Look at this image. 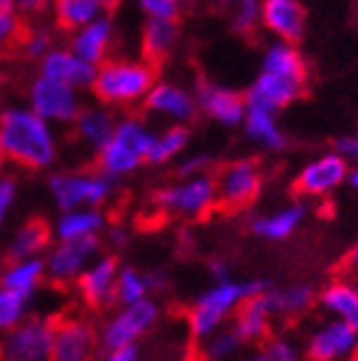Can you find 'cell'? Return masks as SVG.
<instances>
[{
  "label": "cell",
  "mask_w": 358,
  "mask_h": 361,
  "mask_svg": "<svg viewBox=\"0 0 358 361\" xmlns=\"http://www.w3.org/2000/svg\"><path fill=\"white\" fill-rule=\"evenodd\" d=\"M0 158L25 171H45L58 161V138L53 123L40 118L30 106H8L0 111Z\"/></svg>",
  "instance_id": "6da1fadb"
},
{
  "label": "cell",
  "mask_w": 358,
  "mask_h": 361,
  "mask_svg": "<svg viewBox=\"0 0 358 361\" xmlns=\"http://www.w3.org/2000/svg\"><path fill=\"white\" fill-rule=\"evenodd\" d=\"M156 85V66L146 58H108L98 66L93 80L95 101L106 106H135L143 103Z\"/></svg>",
  "instance_id": "7a4b0ae2"
},
{
  "label": "cell",
  "mask_w": 358,
  "mask_h": 361,
  "mask_svg": "<svg viewBox=\"0 0 358 361\" xmlns=\"http://www.w3.org/2000/svg\"><path fill=\"white\" fill-rule=\"evenodd\" d=\"M156 141V133L138 116H123L118 118L111 141L95 153L98 171L108 173L111 178H123L148 164V153Z\"/></svg>",
  "instance_id": "3957f363"
},
{
  "label": "cell",
  "mask_w": 358,
  "mask_h": 361,
  "mask_svg": "<svg viewBox=\"0 0 358 361\" xmlns=\"http://www.w3.org/2000/svg\"><path fill=\"white\" fill-rule=\"evenodd\" d=\"M268 283L266 281H216L213 288H208L206 293H201L196 299V304L188 311V329L190 336L196 341H203L211 334H216L218 329H223L226 319L235 314V309L243 304L246 299L256 296V293L266 291Z\"/></svg>",
  "instance_id": "277c9868"
},
{
  "label": "cell",
  "mask_w": 358,
  "mask_h": 361,
  "mask_svg": "<svg viewBox=\"0 0 358 361\" xmlns=\"http://www.w3.org/2000/svg\"><path fill=\"white\" fill-rule=\"evenodd\" d=\"M48 191L61 211L95 206L101 209L116 191V178L103 171H56L48 178Z\"/></svg>",
  "instance_id": "5b68a950"
},
{
  "label": "cell",
  "mask_w": 358,
  "mask_h": 361,
  "mask_svg": "<svg viewBox=\"0 0 358 361\" xmlns=\"http://www.w3.org/2000/svg\"><path fill=\"white\" fill-rule=\"evenodd\" d=\"M156 206L161 211H168L180 219H206L216 206H218V186H216V176L201 173L180 178L173 186H166L156 191L153 196Z\"/></svg>",
  "instance_id": "8992f818"
},
{
  "label": "cell",
  "mask_w": 358,
  "mask_h": 361,
  "mask_svg": "<svg viewBox=\"0 0 358 361\" xmlns=\"http://www.w3.org/2000/svg\"><path fill=\"white\" fill-rule=\"evenodd\" d=\"M80 93L83 90L73 88V85L38 73L28 85V106L48 123L73 126L75 116L85 106Z\"/></svg>",
  "instance_id": "52a82bcc"
},
{
  "label": "cell",
  "mask_w": 358,
  "mask_h": 361,
  "mask_svg": "<svg viewBox=\"0 0 358 361\" xmlns=\"http://www.w3.org/2000/svg\"><path fill=\"white\" fill-rule=\"evenodd\" d=\"M56 322L30 316L0 338V361H53Z\"/></svg>",
  "instance_id": "ba28073f"
},
{
  "label": "cell",
  "mask_w": 358,
  "mask_h": 361,
  "mask_svg": "<svg viewBox=\"0 0 358 361\" xmlns=\"http://www.w3.org/2000/svg\"><path fill=\"white\" fill-rule=\"evenodd\" d=\"M216 186H218V206H223L226 211H243L256 201L264 188V173L258 161L238 158L221 166L216 173Z\"/></svg>",
  "instance_id": "9c48e42d"
},
{
  "label": "cell",
  "mask_w": 358,
  "mask_h": 361,
  "mask_svg": "<svg viewBox=\"0 0 358 361\" xmlns=\"http://www.w3.org/2000/svg\"><path fill=\"white\" fill-rule=\"evenodd\" d=\"M101 236L58 241L45 256V279L56 286H68L80 279L85 269L101 256Z\"/></svg>",
  "instance_id": "30bf717a"
},
{
  "label": "cell",
  "mask_w": 358,
  "mask_h": 361,
  "mask_svg": "<svg viewBox=\"0 0 358 361\" xmlns=\"http://www.w3.org/2000/svg\"><path fill=\"white\" fill-rule=\"evenodd\" d=\"M158 314H161V309H158V304L151 296L135 301V304H125L123 309L116 311V314L108 319L106 326H103V331H101L103 349L138 344V338L151 331L153 324L158 322Z\"/></svg>",
  "instance_id": "8fae6325"
},
{
  "label": "cell",
  "mask_w": 358,
  "mask_h": 361,
  "mask_svg": "<svg viewBox=\"0 0 358 361\" xmlns=\"http://www.w3.org/2000/svg\"><path fill=\"white\" fill-rule=\"evenodd\" d=\"M193 93H196L198 111L203 116L221 123L223 128L243 126V118H246V111H248L246 93H238V90L213 83L208 78H198Z\"/></svg>",
  "instance_id": "7c38bea8"
},
{
  "label": "cell",
  "mask_w": 358,
  "mask_h": 361,
  "mask_svg": "<svg viewBox=\"0 0 358 361\" xmlns=\"http://www.w3.org/2000/svg\"><path fill=\"white\" fill-rule=\"evenodd\" d=\"M98 344L93 324L80 316L56 319L53 331V361H90Z\"/></svg>",
  "instance_id": "4fadbf2b"
},
{
  "label": "cell",
  "mask_w": 358,
  "mask_h": 361,
  "mask_svg": "<svg viewBox=\"0 0 358 361\" xmlns=\"http://www.w3.org/2000/svg\"><path fill=\"white\" fill-rule=\"evenodd\" d=\"M143 106L153 116H161V118L171 121V123L185 126L201 113L198 111L196 93H190L188 88H183L180 83H173V80H156V85L148 90Z\"/></svg>",
  "instance_id": "5bb4252c"
},
{
  "label": "cell",
  "mask_w": 358,
  "mask_h": 361,
  "mask_svg": "<svg viewBox=\"0 0 358 361\" xmlns=\"http://www.w3.org/2000/svg\"><path fill=\"white\" fill-rule=\"evenodd\" d=\"M118 264L116 256H98L88 269L80 274L78 293L90 309H108L116 304V286H118Z\"/></svg>",
  "instance_id": "9a60e30c"
},
{
  "label": "cell",
  "mask_w": 358,
  "mask_h": 361,
  "mask_svg": "<svg viewBox=\"0 0 358 361\" xmlns=\"http://www.w3.org/2000/svg\"><path fill=\"white\" fill-rule=\"evenodd\" d=\"M303 85H306L303 80L261 71V75H258L251 83V88L246 90V101H248V106L278 113L303 96Z\"/></svg>",
  "instance_id": "2e32d148"
},
{
  "label": "cell",
  "mask_w": 358,
  "mask_h": 361,
  "mask_svg": "<svg viewBox=\"0 0 358 361\" xmlns=\"http://www.w3.org/2000/svg\"><path fill=\"white\" fill-rule=\"evenodd\" d=\"M38 73L48 75V78L63 80V83L73 85L78 90H90L93 88L95 73H98V66L75 56L70 48H56L53 45L51 51L38 61Z\"/></svg>",
  "instance_id": "e0dca14e"
},
{
  "label": "cell",
  "mask_w": 358,
  "mask_h": 361,
  "mask_svg": "<svg viewBox=\"0 0 358 361\" xmlns=\"http://www.w3.org/2000/svg\"><path fill=\"white\" fill-rule=\"evenodd\" d=\"M261 23L278 40L298 45L306 33V8L298 0H261Z\"/></svg>",
  "instance_id": "ac0fdd59"
},
{
  "label": "cell",
  "mask_w": 358,
  "mask_h": 361,
  "mask_svg": "<svg viewBox=\"0 0 358 361\" xmlns=\"http://www.w3.org/2000/svg\"><path fill=\"white\" fill-rule=\"evenodd\" d=\"M348 176L346 158L341 153H331L319 161H311L293 180V193L296 196H323L341 186V180Z\"/></svg>",
  "instance_id": "d6986e66"
},
{
  "label": "cell",
  "mask_w": 358,
  "mask_h": 361,
  "mask_svg": "<svg viewBox=\"0 0 358 361\" xmlns=\"http://www.w3.org/2000/svg\"><path fill=\"white\" fill-rule=\"evenodd\" d=\"M113 38H116V25H113L111 16L95 18L93 23L83 25V28L73 30L70 38H68V48L80 56L83 61L93 63V66H101L111 58Z\"/></svg>",
  "instance_id": "ffe728a7"
},
{
  "label": "cell",
  "mask_w": 358,
  "mask_h": 361,
  "mask_svg": "<svg viewBox=\"0 0 358 361\" xmlns=\"http://www.w3.org/2000/svg\"><path fill=\"white\" fill-rule=\"evenodd\" d=\"M118 118L113 116V111L106 103L95 101L90 106H83L80 113L73 121V135L80 146H85L88 151L98 153L108 141H111L113 130H116Z\"/></svg>",
  "instance_id": "44dd1931"
},
{
  "label": "cell",
  "mask_w": 358,
  "mask_h": 361,
  "mask_svg": "<svg viewBox=\"0 0 358 361\" xmlns=\"http://www.w3.org/2000/svg\"><path fill=\"white\" fill-rule=\"evenodd\" d=\"M358 346V329L346 322H331L321 331H316L308 341L311 361H338L353 354Z\"/></svg>",
  "instance_id": "7402d4cb"
},
{
  "label": "cell",
  "mask_w": 358,
  "mask_h": 361,
  "mask_svg": "<svg viewBox=\"0 0 358 361\" xmlns=\"http://www.w3.org/2000/svg\"><path fill=\"white\" fill-rule=\"evenodd\" d=\"M273 309H271V296L268 288L251 299L243 301L233 314V329L235 334L243 338V344H256L264 341L271 331V319H273Z\"/></svg>",
  "instance_id": "603a6c76"
},
{
  "label": "cell",
  "mask_w": 358,
  "mask_h": 361,
  "mask_svg": "<svg viewBox=\"0 0 358 361\" xmlns=\"http://www.w3.org/2000/svg\"><path fill=\"white\" fill-rule=\"evenodd\" d=\"M108 228V219L101 209L95 206H80V209L61 211L53 233L58 241H70V238H88V236H101Z\"/></svg>",
  "instance_id": "cb8c5ba5"
},
{
  "label": "cell",
  "mask_w": 358,
  "mask_h": 361,
  "mask_svg": "<svg viewBox=\"0 0 358 361\" xmlns=\"http://www.w3.org/2000/svg\"><path fill=\"white\" fill-rule=\"evenodd\" d=\"M53 228L45 219H30L16 231V236L8 243V261H23V259H35L51 246L53 241Z\"/></svg>",
  "instance_id": "d4e9b609"
},
{
  "label": "cell",
  "mask_w": 358,
  "mask_h": 361,
  "mask_svg": "<svg viewBox=\"0 0 358 361\" xmlns=\"http://www.w3.org/2000/svg\"><path fill=\"white\" fill-rule=\"evenodd\" d=\"M53 8V20L61 30L73 33V30L83 28L95 18L111 16L106 0H51Z\"/></svg>",
  "instance_id": "484cf974"
},
{
  "label": "cell",
  "mask_w": 358,
  "mask_h": 361,
  "mask_svg": "<svg viewBox=\"0 0 358 361\" xmlns=\"http://www.w3.org/2000/svg\"><path fill=\"white\" fill-rule=\"evenodd\" d=\"M180 38L178 20H158V18H148L143 25V35H140V45H143V58L151 61L153 66L163 63L171 53L175 51Z\"/></svg>",
  "instance_id": "4316f807"
},
{
  "label": "cell",
  "mask_w": 358,
  "mask_h": 361,
  "mask_svg": "<svg viewBox=\"0 0 358 361\" xmlns=\"http://www.w3.org/2000/svg\"><path fill=\"white\" fill-rule=\"evenodd\" d=\"M243 130H246L248 141L266 148V151H280V148H285V135L280 130L278 121H276L273 111L248 106L246 118H243Z\"/></svg>",
  "instance_id": "83f0119b"
},
{
  "label": "cell",
  "mask_w": 358,
  "mask_h": 361,
  "mask_svg": "<svg viewBox=\"0 0 358 361\" xmlns=\"http://www.w3.org/2000/svg\"><path fill=\"white\" fill-rule=\"evenodd\" d=\"M45 279V259L35 256V259H23V261H8V269L0 274V286L18 291L23 296L33 299L35 291L40 288Z\"/></svg>",
  "instance_id": "f1b7e54d"
},
{
  "label": "cell",
  "mask_w": 358,
  "mask_h": 361,
  "mask_svg": "<svg viewBox=\"0 0 358 361\" xmlns=\"http://www.w3.org/2000/svg\"><path fill=\"white\" fill-rule=\"evenodd\" d=\"M264 71L288 75V78L303 80V83H306V78H308V68H306V61H303L301 51H298L296 45L285 43V40H278V43H273L268 51H266Z\"/></svg>",
  "instance_id": "f546056e"
},
{
  "label": "cell",
  "mask_w": 358,
  "mask_h": 361,
  "mask_svg": "<svg viewBox=\"0 0 358 361\" xmlns=\"http://www.w3.org/2000/svg\"><path fill=\"white\" fill-rule=\"evenodd\" d=\"M303 214H306L303 203H293V206H288V209H280L278 214L256 219L251 224V228H253V233L261 236V238H268V241H283V238H288L298 228Z\"/></svg>",
  "instance_id": "4dcf8cb0"
},
{
  "label": "cell",
  "mask_w": 358,
  "mask_h": 361,
  "mask_svg": "<svg viewBox=\"0 0 358 361\" xmlns=\"http://www.w3.org/2000/svg\"><path fill=\"white\" fill-rule=\"evenodd\" d=\"M190 141V130L185 123H171L166 130L156 133V141H153V148L148 153V166H166L171 164L178 153L185 151Z\"/></svg>",
  "instance_id": "1f68e13d"
},
{
  "label": "cell",
  "mask_w": 358,
  "mask_h": 361,
  "mask_svg": "<svg viewBox=\"0 0 358 361\" xmlns=\"http://www.w3.org/2000/svg\"><path fill=\"white\" fill-rule=\"evenodd\" d=\"M321 304H323V309L333 311L341 322L358 329V291L356 288H351L348 283H331V286L321 293Z\"/></svg>",
  "instance_id": "d6a6232c"
},
{
  "label": "cell",
  "mask_w": 358,
  "mask_h": 361,
  "mask_svg": "<svg viewBox=\"0 0 358 361\" xmlns=\"http://www.w3.org/2000/svg\"><path fill=\"white\" fill-rule=\"evenodd\" d=\"M201 356L203 361H230L243 346V338L235 334V329H218L208 338L201 341Z\"/></svg>",
  "instance_id": "836d02e7"
},
{
  "label": "cell",
  "mask_w": 358,
  "mask_h": 361,
  "mask_svg": "<svg viewBox=\"0 0 358 361\" xmlns=\"http://www.w3.org/2000/svg\"><path fill=\"white\" fill-rule=\"evenodd\" d=\"M268 296L276 316H298L314 304V291L308 286H291L283 291L268 288Z\"/></svg>",
  "instance_id": "e575fe53"
},
{
  "label": "cell",
  "mask_w": 358,
  "mask_h": 361,
  "mask_svg": "<svg viewBox=\"0 0 358 361\" xmlns=\"http://www.w3.org/2000/svg\"><path fill=\"white\" fill-rule=\"evenodd\" d=\"M151 286H148V276L140 274L133 266H123L118 271V286H116V301L121 306L135 304L140 299H148Z\"/></svg>",
  "instance_id": "d590c367"
},
{
  "label": "cell",
  "mask_w": 358,
  "mask_h": 361,
  "mask_svg": "<svg viewBox=\"0 0 358 361\" xmlns=\"http://www.w3.org/2000/svg\"><path fill=\"white\" fill-rule=\"evenodd\" d=\"M30 301L33 299L23 296V293L0 286V334L11 331V329H16L18 324L28 319V304Z\"/></svg>",
  "instance_id": "8d00e7d4"
},
{
  "label": "cell",
  "mask_w": 358,
  "mask_h": 361,
  "mask_svg": "<svg viewBox=\"0 0 358 361\" xmlns=\"http://www.w3.org/2000/svg\"><path fill=\"white\" fill-rule=\"evenodd\" d=\"M238 8H235V16H233V28L235 33H253L261 20V0H235Z\"/></svg>",
  "instance_id": "74e56055"
},
{
  "label": "cell",
  "mask_w": 358,
  "mask_h": 361,
  "mask_svg": "<svg viewBox=\"0 0 358 361\" xmlns=\"http://www.w3.org/2000/svg\"><path fill=\"white\" fill-rule=\"evenodd\" d=\"M23 20L18 11H0V53L8 51L11 45H20Z\"/></svg>",
  "instance_id": "f35d334b"
},
{
  "label": "cell",
  "mask_w": 358,
  "mask_h": 361,
  "mask_svg": "<svg viewBox=\"0 0 358 361\" xmlns=\"http://www.w3.org/2000/svg\"><path fill=\"white\" fill-rule=\"evenodd\" d=\"M20 48H23V56L28 58V61L38 63L40 58H43L45 53H48L53 48V35H51V30H45V28L33 30V33H30L28 38L20 40Z\"/></svg>",
  "instance_id": "ab89813d"
},
{
  "label": "cell",
  "mask_w": 358,
  "mask_h": 361,
  "mask_svg": "<svg viewBox=\"0 0 358 361\" xmlns=\"http://www.w3.org/2000/svg\"><path fill=\"white\" fill-rule=\"evenodd\" d=\"M140 11L146 18H158V20H178L180 0H138Z\"/></svg>",
  "instance_id": "60d3db41"
},
{
  "label": "cell",
  "mask_w": 358,
  "mask_h": 361,
  "mask_svg": "<svg viewBox=\"0 0 358 361\" xmlns=\"http://www.w3.org/2000/svg\"><path fill=\"white\" fill-rule=\"evenodd\" d=\"M16 198H18V180L11 173L0 171V228L6 226L8 216H11L13 206H16Z\"/></svg>",
  "instance_id": "b9f144b4"
},
{
  "label": "cell",
  "mask_w": 358,
  "mask_h": 361,
  "mask_svg": "<svg viewBox=\"0 0 358 361\" xmlns=\"http://www.w3.org/2000/svg\"><path fill=\"white\" fill-rule=\"evenodd\" d=\"M216 166L213 156L208 153H196V156L185 158L178 164V178H188V176H201V173H208V171Z\"/></svg>",
  "instance_id": "7bdbcfd3"
},
{
  "label": "cell",
  "mask_w": 358,
  "mask_h": 361,
  "mask_svg": "<svg viewBox=\"0 0 358 361\" xmlns=\"http://www.w3.org/2000/svg\"><path fill=\"white\" fill-rule=\"evenodd\" d=\"M264 351H266V356H268V361H298L296 349H293L288 341H283V338L268 341Z\"/></svg>",
  "instance_id": "ee69618b"
},
{
  "label": "cell",
  "mask_w": 358,
  "mask_h": 361,
  "mask_svg": "<svg viewBox=\"0 0 358 361\" xmlns=\"http://www.w3.org/2000/svg\"><path fill=\"white\" fill-rule=\"evenodd\" d=\"M103 361H140V351L135 344L116 346V349H106Z\"/></svg>",
  "instance_id": "f6af8a7d"
},
{
  "label": "cell",
  "mask_w": 358,
  "mask_h": 361,
  "mask_svg": "<svg viewBox=\"0 0 358 361\" xmlns=\"http://www.w3.org/2000/svg\"><path fill=\"white\" fill-rule=\"evenodd\" d=\"M106 238H108V246L116 248V251H121V248L128 246L130 233H128V228H125V226H108Z\"/></svg>",
  "instance_id": "bcb514c9"
},
{
  "label": "cell",
  "mask_w": 358,
  "mask_h": 361,
  "mask_svg": "<svg viewBox=\"0 0 358 361\" xmlns=\"http://www.w3.org/2000/svg\"><path fill=\"white\" fill-rule=\"evenodd\" d=\"M333 146L343 158H358V138H338Z\"/></svg>",
  "instance_id": "7dc6e473"
},
{
  "label": "cell",
  "mask_w": 358,
  "mask_h": 361,
  "mask_svg": "<svg viewBox=\"0 0 358 361\" xmlns=\"http://www.w3.org/2000/svg\"><path fill=\"white\" fill-rule=\"evenodd\" d=\"M16 3H18V11H20V13H28V16L45 11V8L51 6V0H16Z\"/></svg>",
  "instance_id": "c3c4849f"
},
{
  "label": "cell",
  "mask_w": 358,
  "mask_h": 361,
  "mask_svg": "<svg viewBox=\"0 0 358 361\" xmlns=\"http://www.w3.org/2000/svg\"><path fill=\"white\" fill-rule=\"evenodd\" d=\"M211 274H213V279H216V281H226V279H230L228 266H226L223 261H213V264H211Z\"/></svg>",
  "instance_id": "681fc988"
},
{
  "label": "cell",
  "mask_w": 358,
  "mask_h": 361,
  "mask_svg": "<svg viewBox=\"0 0 358 361\" xmlns=\"http://www.w3.org/2000/svg\"><path fill=\"white\" fill-rule=\"evenodd\" d=\"M0 11H18L16 0H0Z\"/></svg>",
  "instance_id": "f907efd6"
},
{
  "label": "cell",
  "mask_w": 358,
  "mask_h": 361,
  "mask_svg": "<svg viewBox=\"0 0 358 361\" xmlns=\"http://www.w3.org/2000/svg\"><path fill=\"white\" fill-rule=\"evenodd\" d=\"M246 361H268V356H266V351H258V354H253V356H248Z\"/></svg>",
  "instance_id": "816d5d0a"
},
{
  "label": "cell",
  "mask_w": 358,
  "mask_h": 361,
  "mask_svg": "<svg viewBox=\"0 0 358 361\" xmlns=\"http://www.w3.org/2000/svg\"><path fill=\"white\" fill-rule=\"evenodd\" d=\"M351 183L358 188V171H353V173H351Z\"/></svg>",
  "instance_id": "f5cc1de1"
},
{
  "label": "cell",
  "mask_w": 358,
  "mask_h": 361,
  "mask_svg": "<svg viewBox=\"0 0 358 361\" xmlns=\"http://www.w3.org/2000/svg\"><path fill=\"white\" fill-rule=\"evenodd\" d=\"M351 259H353V261H356V264H358V246H356V251H353V254H351Z\"/></svg>",
  "instance_id": "db71d44e"
},
{
  "label": "cell",
  "mask_w": 358,
  "mask_h": 361,
  "mask_svg": "<svg viewBox=\"0 0 358 361\" xmlns=\"http://www.w3.org/2000/svg\"><path fill=\"white\" fill-rule=\"evenodd\" d=\"M216 3H235V0H216Z\"/></svg>",
  "instance_id": "11a10c76"
},
{
  "label": "cell",
  "mask_w": 358,
  "mask_h": 361,
  "mask_svg": "<svg viewBox=\"0 0 358 361\" xmlns=\"http://www.w3.org/2000/svg\"><path fill=\"white\" fill-rule=\"evenodd\" d=\"M3 83H6V80H3V75H0V88H3Z\"/></svg>",
  "instance_id": "9f6ffc18"
}]
</instances>
